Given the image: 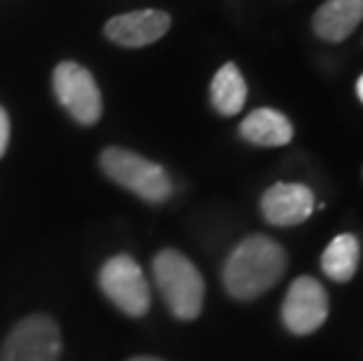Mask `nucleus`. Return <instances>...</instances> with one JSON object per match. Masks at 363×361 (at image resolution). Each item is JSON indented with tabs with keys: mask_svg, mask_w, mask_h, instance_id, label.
Wrapping results in <instances>:
<instances>
[{
	"mask_svg": "<svg viewBox=\"0 0 363 361\" xmlns=\"http://www.w3.org/2000/svg\"><path fill=\"white\" fill-rule=\"evenodd\" d=\"M286 270V251L265 235H251L230 253L223 284L237 301H256L267 294Z\"/></svg>",
	"mask_w": 363,
	"mask_h": 361,
	"instance_id": "obj_1",
	"label": "nucleus"
},
{
	"mask_svg": "<svg viewBox=\"0 0 363 361\" xmlns=\"http://www.w3.org/2000/svg\"><path fill=\"white\" fill-rule=\"evenodd\" d=\"M101 291L108 301L118 305L129 317H143L150 310V289L143 277V270L131 256H113L106 260L99 274Z\"/></svg>",
	"mask_w": 363,
	"mask_h": 361,
	"instance_id": "obj_4",
	"label": "nucleus"
},
{
	"mask_svg": "<svg viewBox=\"0 0 363 361\" xmlns=\"http://www.w3.org/2000/svg\"><path fill=\"white\" fill-rule=\"evenodd\" d=\"M172 26V17L160 10H138L118 14L106 24V38L122 48H145L157 43Z\"/></svg>",
	"mask_w": 363,
	"mask_h": 361,
	"instance_id": "obj_9",
	"label": "nucleus"
},
{
	"mask_svg": "<svg viewBox=\"0 0 363 361\" xmlns=\"http://www.w3.org/2000/svg\"><path fill=\"white\" fill-rule=\"evenodd\" d=\"M328 317V294L314 277H298L281 305L286 328L296 335L314 333Z\"/></svg>",
	"mask_w": 363,
	"mask_h": 361,
	"instance_id": "obj_7",
	"label": "nucleus"
},
{
	"mask_svg": "<svg viewBox=\"0 0 363 361\" xmlns=\"http://www.w3.org/2000/svg\"><path fill=\"white\" fill-rule=\"evenodd\" d=\"M52 82L61 106L73 115V120H78L80 125H96L104 104L99 84L87 68L75 61H64L54 68Z\"/></svg>",
	"mask_w": 363,
	"mask_h": 361,
	"instance_id": "obj_6",
	"label": "nucleus"
},
{
	"mask_svg": "<svg viewBox=\"0 0 363 361\" xmlns=\"http://www.w3.org/2000/svg\"><path fill=\"white\" fill-rule=\"evenodd\" d=\"M101 167L108 179L118 186L131 190L145 202L160 204L172 197V179L160 165L141 157L138 152L125 148H106L101 155Z\"/></svg>",
	"mask_w": 363,
	"mask_h": 361,
	"instance_id": "obj_3",
	"label": "nucleus"
},
{
	"mask_svg": "<svg viewBox=\"0 0 363 361\" xmlns=\"http://www.w3.org/2000/svg\"><path fill=\"white\" fill-rule=\"evenodd\" d=\"M239 134L253 145L274 148V145H286L293 139V125L279 111L258 109L246 115L242 127H239Z\"/></svg>",
	"mask_w": 363,
	"mask_h": 361,
	"instance_id": "obj_11",
	"label": "nucleus"
},
{
	"mask_svg": "<svg viewBox=\"0 0 363 361\" xmlns=\"http://www.w3.org/2000/svg\"><path fill=\"white\" fill-rule=\"evenodd\" d=\"M211 104L220 115L242 113L246 104V82L235 64L218 68L211 82Z\"/></svg>",
	"mask_w": 363,
	"mask_h": 361,
	"instance_id": "obj_13",
	"label": "nucleus"
},
{
	"mask_svg": "<svg viewBox=\"0 0 363 361\" xmlns=\"http://www.w3.org/2000/svg\"><path fill=\"white\" fill-rule=\"evenodd\" d=\"M359 240L350 233L337 235L321 256V270L333 282H350L359 267Z\"/></svg>",
	"mask_w": 363,
	"mask_h": 361,
	"instance_id": "obj_12",
	"label": "nucleus"
},
{
	"mask_svg": "<svg viewBox=\"0 0 363 361\" xmlns=\"http://www.w3.org/2000/svg\"><path fill=\"white\" fill-rule=\"evenodd\" d=\"M152 272L174 317L197 319L204 305V279L192 260L176 249H164L155 256Z\"/></svg>",
	"mask_w": 363,
	"mask_h": 361,
	"instance_id": "obj_2",
	"label": "nucleus"
},
{
	"mask_svg": "<svg viewBox=\"0 0 363 361\" xmlns=\"http://www.w3.org/2000/svg\"><path fill=\"white\" fill-rule=\"evenodd\" d=\"M357 94H359V99L363 101V75L359 78V82H357Z\"/></svg>",
	"mask_w": 363,
	"mask_h": 361,
	"instance_id": "obj_15",
	"label": "nucleus"
},
{
	"mask_svg": "<svg viewBox=\"0 0 363 361\" xmlns=\"http://www.w3.org/2000/svg\"><path fill=\"white\" fill-rule=\"evenodd\" d=\"M363 19V0H326L314 14V33L328 43H342Z\"/></svg>",
	"mask_w": 363,
	"mask_h": 361,
	"instance_id": "obj_10",
	"label": "nucleus"
},
{
	"mask_svg": "<svg viewBox=\"0 0 363 361\" xmlns=\"http://www.w3.org/2000/svg\"><path fill=\"white\" fill-rule=\"evenodd\" d=\"M61 352V333L57 321L48 314L21 319L5 338L0 361H57Z\"/></svg>",
	"mask_w": 363,
	"mask_h": 361,
	"instance_id": "obj_5",
	"label": "nucleus"
},
{
	"mask_svg": "<svg viewBox=\"0 0 363 361\" xmlns=\"http://www.w3.org/2000/svg\"><path fill=\"white\" fill-rule=\"evenodd\" d=\"M262 216L267 223L279 228L300 226L314 211V195L300 183H277L260 199Z\"/></svg>",
	"mask_w": 363,
	"mask_h": 361,
	"instance_id": "obj_8",
	"label": "nucleus"
},
{
	"mask_svg": "<svg viewBox=\"0 0 363 361\" xmlns=\"http://www.w3.org/2000/svg\"><path fill=\"white\" fill-rule=\"evenodd\" d=\"M7 143H10V118H7L5 109L0 106V157L5 155Z\"/></svg>",
	"mask_w": 363,
	"mask_h": 361,
	"instance_id": "obj_14",
	"label": "nucleus"
},
{
	"mask_svg": "<svg viewBox=\"0 0 363 361\" xmlns=\"http://www.w3.org/2000/svg\"><path fill=\"white\" fill-rule=\"evenodd\" d=\"M129 361H162V359H155V357H134V359H129Z\"/></svg>",
	"mask_w": 363,
	"mask_h": 361,
	"instance_id": "obj_16",
	"label": "nucleus"
}]
</instances>
